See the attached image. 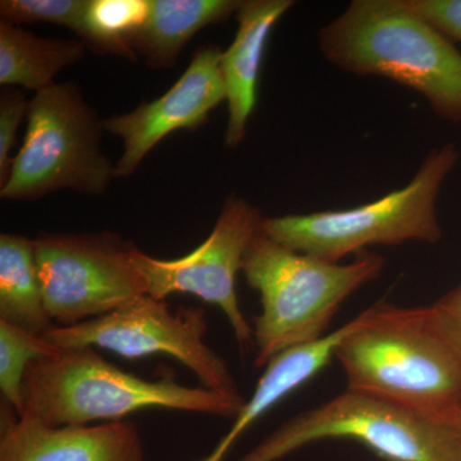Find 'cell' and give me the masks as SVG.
<instances>
[{
	"label": "cell",
	"mask_w": 461,
	"mask_h": 461,
	"mask_svg": "<svg viewBox=\"0 0 461 461\" xmlns=\"http://www.w3.org/2000/svg\"><path fill=\"white\" fill-rule=\"evenodd\" d=\"M23 90L14 86H5L0 93V187L7 182L11 173V150L16 142L20 124L29 112Z\"/></svg>",
	"instance_id": "44dd1931"
},
{
	"label": "cell",
	"mask_w": 461,
	"mask_h": 461,
	"mask_svg": "<svg viewBox=\"0 0 461 461\" xmlns=\"http://www.w3.org/2000/svg\"><path fill=\"white\" fill-rule=\"evenodd\" d=\"M149 12L150 0H89L80 41L96 53L136 60L132 41Z\"/></svg>",
	"instance_id": "ac0fdd59"
},
{
	"label": "cell",
	"mask_w": 461,
	"mask_h": 461,
	"mask_svg": "<svg viewBox=\"0 0 461 461\" xmlns=\"http://www.w3.org/2000/svg\"><path fill=\"white\" fill-rule=\"evenodd\" d=\"M23 397V414L53 427L120 421L151 408L235 420L247 402L239 393L187 387L169 377L157 381L136 377L103 359L94 348H59L30 364Z\"/></svg>",
	"instance_id": "3957f363"
},
{
	"label": "cell",
	"mask_w": 461,
	"mask_h": 461,
	"mask_svg": "<svg viewBox=\"0 0 461 461\" xmlns=\"http://www.w3.org/2000/svg\"><path fill=\"white\" fill-rule=\"evenodd\" d=\"M240 0H150L147 23L132 41L149 68H173L185 45L206 26L238 14Z\"/></svg>",
	"instance_id": "9a60e30c"
},
{
	"label": "cell",
	"mask_w": 461,
	"mask_h": 461,
	"mask_svg": "<svg viewBox=\"0 0 461 461\" xmlns=\"http://www.w3.org/2000/svg\"><path fill=\"white\" fill-rule=\"evenodd\" d=\"M208 323L203 308L172 311L166 300L144 295L103 317L45 335L58 348H100L127 357L167 355L184 364L202 387L239 393L223 357L205 342Z\"/></svg>",
	"instance_id": "9c48e42d"
},
{
	"label": "cell",
	"mask_w": 461,
	"mask_h": 461,
	"mask_svg": "<svg viewBox=\"0 0 461 461\" xmlns=\"http://www.w3.org/2000/svg\"><path fill=\"white\" fill-rule=\"evenodd\" d=\"M348 390L426 420L461 426V345L437 311L379 303L357 315L338 348Z\"/></svg>",
	"instance_id": "6da1fadb"
},
{
	"label": "cell",
	"mask_w": 461,
	"mask_h": 461,
	"mask_svg": "<svg viewBox=\"0 0 461 461\" xmlns=\"http://www.w3.org/2000/svg\"><path fill=\"white\" fill-rule=\"evenodd\" d=\"M59 348L45 336L0 321V390L3 400L17 415L23 412V378L30 364L56 354Z\"/></svg>",
	"instance_id": "d6986e66"
},
{
	"label": "cell",
	"mask_w": 461,
	"mask_h": 461,
	"mask_svg": "<svg viewBox=\"0 0 461 461\" xmlns=\"http://www.w3.org/2000/svg\"><path fill=\"white\" fill-rule=\"evenodd\" d=\"M103 120L75 84H54L30 100L23 147L2 199L32 202L69 189L100 195L117 177L102 151Z\"/></svg>",
	"instance_id": "8992f818"
},
{
	"label": "cell",
	"mask_w": 461,
	"mask_h": 461,
	"mask_svg": "<svg viewBox=\"0 0 461 461\" xmlns=\"http://www.w3.org/2000/svg\"><path fill=\"white\" fill-rule=\"evenodd\" d=\"M294 5L293 0H248L236 14L238 32L221 58L229 104L224 140L230 149L238 148L247 136L248 122L257 105L258 80L269 35Z\"/></svg>",
	"instance_id": "4fadbf2b"
},
{
	"label": "cell",
	"mask_w": 461,
	"mask_h": 461,
	"mask_svg": "<svg viewBox=\"0 0 461 461\" xmlns=\"http://www.w3.org/2000/svg\"><path fill=\"white\" fill-rule=\"evenodd\" d=\"M459 433H460V445H461V426L459 427Z\"/></svg>",
	"instance_id": "cb8c5ba5"
},
{
	"label": "cell",
	"mask_w": 461,
	"mask_h": 461,
	"mask_svg": "<svg viewBox=\"0 0 461 461\" xmlns=\"http://www.w3.org/2000/svg\"><path fill=\"white\" fill-rule=\"evenodd\" d=\"M0 321L38 336L57 326L45 309L35 240L0 236Z\"/></svg>",
	"instance_id": "e0dca14e"
},
{
	"label": "cell",
	"mask_w": 461,
	"mask_h": 461,
	"mask_svg": "<svg viewBox=\"0 0 461 461\" xmlns=\"http://www.w3.org/2000/svg\"><path fill=\"white\" fill-rule=\"evenodd\" d=\"M217 45H204L194 53L189 67L165 95L142 103L126 114L103 120L104 131L123 141L115 165L117 177L131 176L144 158L169 133L200 129L209 113L226 100Z\"/></svg>",
	"instance_id": "8fae6325"
},
{
	"label": "cell",
	"mask_w": 461,
	"mask_h": 461,
	"mask_svg": "<svg viewBox=\"0 0 461 461\" xmlns=\"http://www.w3.org/2000/svg\"><path fill=\"white\" fill-rule=\"evenodd\" d=\"M0 461H145V455L131 421L53 427L2 402Z\"/></svg>",
	"instance_id": "7c38bea8"
},
{
	"label": "cell",
	"mask_w": 461,
	"mask_h": 461,
	"mask_svg": "<svg viewBox=\"0 0 461 461\" xmlns=\"http://www.w3.org/2000/svg\"><path fill=\"white\" fill-rule=\"evenodd\" d=\"M357 318L330 335L305 344L291 346L275 355L266 364V371L258 382L253 396L247 400L241 412L233 420L229 433L221 439L213 453L209 455V461L222 460L233 442L254 421L323 371L330 360L336 357L339 344L353 330Z\"/></svg>",
	"instance_id": "5bb4252c"
},
{
	"label": "cell",
	"mask_w": 461,
	"mask_h": 461,
	"mask_svg": "<svg viewBox=\"0 0 461 461\" xmlns=\"http://www.w3.org/2000/svg\"><path fill=\"white\" fill-rule=\"evenodd\" d=\"M435 305L442 320L445 321L446 326L461 345V285Z\"/></svg>",
	"instance_id": "603a6c76"
},
{
	"label": "cell",
	"mask_w": 461,
	"mask_h": 461,
	"mask_svg": "<svg viewBox=\"0 0 461 461\" xmlns=\"http://www.w3.org/2000/svg\"><path fill=\"white\" fill-rule=\"evenodd\" d=\"M89 0H2V23H48L67 27L78 36L83 32L85 12Z\"/></svg>",
	"instance_id": "ffe728a7"
},
{
	"label": "cell",
	"mask_w": 461,
	"mask_h": 461,
	"mask_svg": "<svg viewBox=\"0 0 461 461\" xmlns=\"http://www.w3.org/2000/svg\"><path fill=\"white\" fill-rule=\"evenodd\" d=\"M320 48L342 71L388 78L461 122L460 50L403 0H354L321 30Z\"/></svg>",
	"instance_id": "7a4b0ae2"
},
{
	"label": "cell",
	"mask_w": 461,
	"mask_h": 461,
	"mask_svg": "<svg viewBox=\"0 0 461 461\" xmlns=\"http://www.w3.org/2000/svg\"><path fill=\"white\" fill-rule=\"evenodd\" d=\"M459 159L456 147L446 144L430 151L402 189L357 208L264 218L263 232L291 250L333 263L373 245L438 242L437 198Z\"/></svg>",
	"instance_id": "5b68a950"
},
{
	"label": "cell",
	"mask_w": 461,
	"mask_h": 461,
	"mask_svg": "<svg viewBox=\"0 0 461 461\" xmlns=\"http://www.w3.org/2000/svg\"><path fill=\"white\" fill-rule=\"evenodd\" d=\"M384 257L363 251L354 262H327L297 253L260 230L242 264L248 285L260 294L254 320L256 366L291 346L323 338L339 306L381 275Z\"/></svg>",
	"instance_id": "277c9868"
},
{
	"label": "cell",
	"mask_w": 461,
	"mask_h": 461,
	"mask_svg": "<svg viewBox=\"0 0 461 461\" xmlns=\"http://www.w3.org/2000/svg\"><path fill=\"white\" fill-rule=\"evenodd\" d=\"M83 41L41 38L21 26L0 23V85L21 86L35 93L54 85V77L80 62Z\"/></svg>",
	"instance_id": "2e32d148"
},
{
	"label": "cell",
	"mask_w": 461,
	"mask_h": 461,
	"mask_svg": "<svg viewBox=\"0 0 461 461\" xmlns=\"http://www.w3.org/2000/svg\"><path fill=\"white\" fill-rule=\"evenodd\" d=\"M133 248L108 232L41 233L35 240L36 263L51 321L75 326L148 295Z\"/></svg>",
	"instance_id": "ba28073f"
},
{
	"label": "cell",
	"mask_w": 461,
	"mask_h": 461,
	"mask_svg": "<svg viewBox=\"0 0 461 461\" xmlns=\"http://www.w3.org/2000/svg\"><path fill=\"white\" fill-rule=\"evenodd\" d=\"M264 217L247 200L230 196L224 203L211 235L187 256L157 259L133 248V262L144 277L148 295L166 300L172 294H190L218 306L226 315L241 353L254 344V329L240 308L236 276Z\"/></svg>",
	"instance_id": "30bf717a"
},
{
	"label": "cell",
	"mask_w": 461,
	"mask_h": 461,
	"mask_svg": "<svg viewBox=\"0 0 461 461\" xmlns=\"http://www.w3.org/2000/svg\"><path fill=\"white\" fill-rule=\"evenodd\" d=\"M323 439H353L386 461H461L459 429L353 390L286 421L238 461H277Z\"/></svg>",
	"instance_id": "52a82bcc"
},
{
	"label": "cell",
	"mask_w": 461,
	"mask_h": 461,
	"mask_svg": "<svg viewBox=\"0 0 461 461\" xmlns=\"http://www.w3.org/2000/svg\"><path fill=\"white\" fill-rule=\"evenodd\" d=\"M203 461H208V459H204V460H203Z\"/></svg>",
	"instance_id": "d4e9b609"
},
{
	"label": "cell",
	"mask_w": 461,
	"mask_h": 461,
	"mask_svg": "<svg viewBox=\"0 0 461 461\" xmlns=\"http://www.w3.org/2000/svg\"><path fill=\"white\" fill-rule=\"evenodd\" d=\"M448 39L461 41V0H403Z\"/></svg>",
	"instance_id": "7402d4cb"
}]
</instances>
